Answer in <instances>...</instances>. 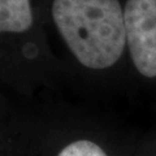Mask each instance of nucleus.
Here are the masks:
<instances>
[{
  "mask_svg": "<svg viewBox=\"0 0 156 156\" xmlns=\"http://www.w3.org/2000/svg\"><path fill=\"white\" fill-rule=\"evenodd\" d=\"M33 23L30 0H0L2 33H23Z\"/></svg>",
  "mask_w": 156,
  "mask_h": 156,
  "instance_id": "7ed1b4c3",
  "label": "nucleus"
},
{
  "mask_svg": "<svg viewBox=\"0 0 156 156\" xmlns=\"http://www.w3.org/2000/svg\"><path fill=\"white\" fill-rule=\"evenodd\" d=\"M126 46L139 74L156 78V0H128Z\"/></svg>",
  "mask_w": 156,
  "mask_h": 156,
  "instance_id": "f03ea898",
  "label": "nucleus"
},
{
  "mask_svg": "<svg viewBox=\"0 0 156 156\" xmlns=\"http://www.w3.org/2000/svg\"><path fill=\"white\" fill-rule=\"evenodd\" d=\"M57 156H108L107 152L92 140L80 139L66 144Z\"/></svg>",
  "mask_w": 156,
  "mask_h": 156,
  "instance_id": "20e7f679",
  "label": "nucleus"
},
{
  "mask_svg": "<svg viewBox=\"0 0 156 156\" xmlns=\"http://www.w3.org/2000/svg\"><path fill=\"white\" fill-rule=\"evenodd\" d=\"M52 20L78 62L107 69L126 47L124 7L119 0H53Z\"/></svg>",
  "mask_w": 156,
  "mask_h": 156,
  "instance_id": "f257e3e1",
  "label": "nucleus"
}]
</instances>
